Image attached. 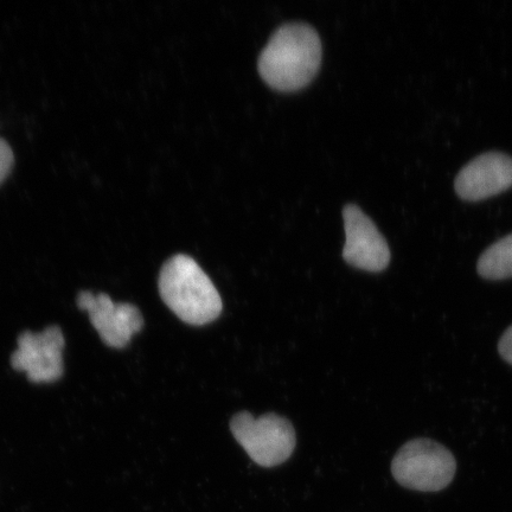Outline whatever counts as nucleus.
I'll return each mask as SVG.
<instances>
[{
	"mask_svg": "<svg viewBox=\"0 0 512 512\" xmlns=\"http://www.w3.org/2000/svg\"><path fill=\"white\" fill-rule=\"evenodd\" d=\"M322 62L318 32L306 23H286L274 32L259 57V72L278 91H297L310 83Z\"/></svg>",
	"mask_w": 512,
	"mask_h": 512,
	"instance_id": "1",
	"label": "nucleus"
},
{
	"mask_svg": "<svg viewBox=\"0 0 512 512\" xmlns=\"http://www.w3.org/2000/svg\"><path fill=\"white\" fill-rule=\"evenodd\" d=\"M160 297L184 323L202 326L219 318L222 299L213 281L189 255L177 254L159 274Z\"/></svg>",
	"mask_w": 512,
	"mask_h": 512,
	"instance_id": "2",
	"label": "nucleus"
},
{
	"mask_svg": "<svg viewBox=\"0 0 512 512\" xmlns=\"http://www.w3.org/2000/svg\"><path fill=\"white\" fill-rule=\"evenodd\" d=\"M457 463L443 445L430 439L409 441L396 453L393 476L403 488L438 492L447 488L456 475Z\"/></svg>",
	"mask_w": 512,
	"mask_h": 512,
	"instance_id": "3",
	"label": "nucleus"
},
{
	"mask_svg": "<svg viewBox=\"0 0 512 512\" xmlns=\"http://www.w3.org/2000/svg\"><path fill=\"white\" fill-rule=\"evenodd\" d=\"M230 431L253 462L274 467L286 462L296 448V431L290 421L277 414L254 418L241 412L230 421Z\"/></svg>",
	"mask_w": 512,
	"mask_h": 512,
	"instance_id": "4",
	"label": "nucleus"
},
{
	"mask_svg": "<svg viewBox=\"0 0 512 512\" xmlns=\"http://www.w3.org/2000/svg\"><path fill=\"white\" fill-rule=\"evenodd\" d=\"M79 309L89 319L107 347L123 349L144 328V318L137 306L115 303L108 294L83 291L76 299Z\"/></svg>",
	"mask_w": 512,
	"mask_h": 512,
	"instance_id": "5",
	"label": "nucleus"
},
{
	"mask_svg": "<svg viewBox=\"0 0 512 512\" xmlns=\"http://www.w3.org/2000/svg\"><path fill=\"white\" fill-rule=\"evenodd\" d=\"M64 337L59 326H49L34 334L25 331L18 337V348L11 356V364L23 371L34 383L60 380L63 371Z\"/></svg>",
	"mask_w": 512,
	"mask_h": 512,
	"instance_id": "6",
	"label": "nucleus"
},
{
	"mask_svg": "<svg viewBox=\"0 0 512 512\" xmlns=\"http://www.w3.org/2000/svg\"><path fill=\"white\" fill-rule=\"evenodd\" d=\"M345 245L343 258L349 265L368 272H382L390 262V249L376 224L356 204L343 209Z\"/></svg>",
	"mask_w": 512,
	"mask_h": 512,
	"instance_id": "7",
	"label": "nucleus"
},
{
	"mask_svg": "<svg viewBox=\"0 0 512 512\" xmlns=\"http://www.w3.org/2000/svg\"><path fill=\"white\" fill-rule=\"evenodd\" d=\"M512 187V157L491 151L472 159L459 171L454 188L465 201L478 202Z\"/></svg>",
	"mask_w": 512,
	"mask_h": 512,
	"instance_id": "8",
	"label": "nucleus"
},
{
	"mask_svg": "<svg viewBox=\"0 0 512 512\" xmlns=\"http://www.w3.org/2000/svg\"><path fill=\"white\" fill-rule=\"evenodd\" d=\"M477 270L488 280L512 278V234L504 236L480 256Z\"/></svg>",
	"mask_w": 512,
	"mask_h": 512,
	"instance_id": "9",
	"label": "nucleus"
},
{
	"mask_svg": "<svg viewBox=\"0 0 512 512\" xmlns=\"http://www.w3.org/2000/svg\"><path fill=\"white\" fill-rule=\"evenodd\" d=\"M14 163V152H12L10 145L0 138V184L9 176Z\"/></svg>",
	"mask_w": 512,
	"mask_h": 512,
	"instance_id": "10",
	"label": "nucleus"
},
{
	"mask_svg": "<svg viewBox=\"0 0 512 512\" xmlns=\"http://www.w3.org/2000/svg\"><path fill=\"white\" fill-rule=\"evenodd\" d=\"M498 350L504 360L512 364V326L504 332Z\"/></svg>",
	"mask_w": 512,
	"mask_h": 512,
	"instance_id": "11",
	"label": "nucleus"
}]
</instances>
